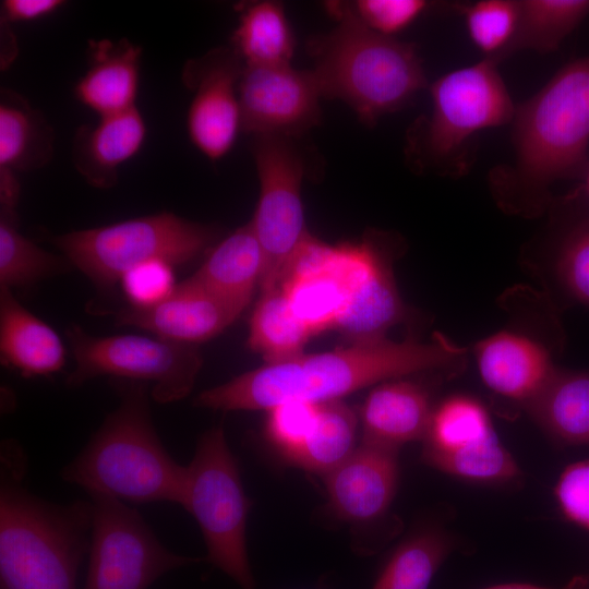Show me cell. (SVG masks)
Wrapping results in <instances>:
<instances>
[{
    "instance_id": "6da1fadb",
    "label": "cell",
    "mask_w": 589,
    "mask_h": 589,
    "mask_svg": "<svg viewBox=\"0 0 589 589\" xmlns=\"http://www.w3.org/2000/svg\"><path fill=\"white\" fill-rule=\"evenodd\" d=\"M467 348L441 333L428 342L413 338L394 341L378 338L356 341L346 348L304 354L266 363L255 370L202 392L200 407L232 410H269L302 400L314 404L340 400L353 392L380 382L421 372H444L454 376L466 364Z\"/></svg>"
},
{
    "instance_id": "7a4b0ae2",
    "label": "cell",
    "mask_w": 589,
    "mask_h": 589,
    "mask_svg": "<svg viewBox=\"0 0 589 589\" xmlns=\"http://www.w3.org/2000/svg\"><path fill=\"white\" fill-rule=\"evenodd\" d=\"M514 158L490 173V188L506 213L534 217L558 181L585 176L589 147V57L561 68L533 96L516 106Z\"/></svg>"
},
{
    "instance_id": "3957f363",
    "label": "cell",
    "mask_w": 589,
    "mask_h": 589,
    "mask_svg": "<svg viewBox=\"0 0 589 589\" xmlns=\"http://www.w3.org/2000/svg\"><path fill=\"white\" fill-rule=\"evenodd\" d=\"M327 7L337 25L308 45L322 97L342 100L369 125L406 107L426 86L416 46L371 31L349 3Z\"/></svg>"
},
{
    "instance_id": "277c9868",
    "label": "cell",
    "mask_w": 589,
    "mask_h": 589,
    "mask_svg": "<svg viewBox=\"0 0 589 589\" xmlns=\"http://www.w3.org/2000/svg\"><path fill=\"white\" fill-rule=\"evenodd\" d=\"M118 408L104 421L63 479L91 493L136 503L172 502L182 506L187 467L176 462L152 422L147 383L119 384Z\"/></svg>"
},
{
    "instance_id": "5b68a950",
    "label": "cell",
    "mask_w": 589,
    "mask_h": 589,
    "mask_svg": "<svg viewBox=\"0 0 589 589\" xmlns=\"http://www.w3.org/2000/svg\"><path fill=\"white\" fill-rule=\"evenodd\" d=\"M9 469L0 494V589H76L92 503L45 502L20 485L14 465Z\"/></svg>"
},
{
    "instance_id": "8992f818",
    "label": "cell",
    "mask_w": 589,
    "mask_h": 589,
    "mask_svg": "<svg viewBox=\"0 0 589 589\" xmlns=\"http://www.w3.org/2000/svg\"><path fill=\"white\" fill-rule=\"evenodd\" d=\"M491 58L450 71L430 86L431 112L416 127L412 154L423 165L461 172L470 139L512 122L516 106Z\"/></svg>"
},
{
    "instance_id": "52a82bcc",
    "label": "cell",
    "mask_w": 589,
    "mask_h": 589,
    "mask_svg": "<svg viewBox=\"0 0 589 589\" xmlns=\"http://www.w3.org/2000/svg\"><path fill=\"white\" fill-rule=\"evenodd\" d=\"M217 235L213 227L164 212L70 231L56 237L55 243L71 265L95 285L109 288L149 261L188 263L209 249Z\"/></svg>"
},
{
    "instance_id": "ba28073f",
    "label": "cell",
    "mask_w": 589,
    "mask_h": 589,
    "mask_svg": "<svg viewBox=\"0 0 589 589\" xmlns=\"http://www.w3.org/2000/svg\"><path fill=\"white\" fill-rule=\"evenodd\" d=\"M182 507L202 530L206 560L242 589H255L245 541L250 502L221 426L212 428L199 440L187 466Z\"/></svg>"
},
{
    "instance_id": "9c48e42d",
    "label": "cell",
    "mask_w": 589,
    "mask_h": 589,
    "mask_svg": "<svg viewBox=\"0 0 589 589\" xmlns=\"http://www.w3.org/2000/svg\"><path fill=\"white\" fill-rule=\"evenodd\" d=\"M67 335L75 360L67 380L71 386L100 375L151 382L154 400L168 404L190 394L203 364L193 344L136 335L97 337L77 325Z\"/></svg>"
},
{
    "instance_id": "30bf717a",
    "label": "cell",
    "mask_w": 589,
    "mask_h": 589,
    "mask_svg": "<svg viewBox=\"0 0 589 589\" xmlns=\"http://www.w3.org/2000/svg\"><path fill=\"white\" fill-rule=\"evenodd\" d=\"M253 155L260 193L249 224L264 253L259 286L263 293L279 287L294 256L312 236L301 197L303 161L291 137L257 135Z\"/></svg>"
},
{
    "instance_id": "8fae6325",
    "label": "cell",
    "mask_w": 589,
    "mask_h": 589,
    "mask_svg": "<svg viewBox=\"0 0 589 589\" xmlns=\"http://www.w3.org/2000/svg\"><path fill=\"white\" fill-rule=\"evenodd\" d=\"M89 495L91 550L84 589H147L164 574L199 561L169 551L123 501Z\"/></svg>"
},
{
    "instance_id": "7c38bea8",
    "label": "cell",
    "mask_w": 589,
    "mask_h": 589,
    "mask_svg": "<svg viewBox=\"0 0 589 589\" xmlns=\"http://www.w3.org/2000/svg\"><path fill=\"white\" fill-rule=\"evenodd\" d=\"M238 95L242 130L257 135L291 137L321 119L318 84L312 72L291 64L244 65Z\"/></svg>"
},
{
    "instance_id": "4fadbf2b",
    "label": "cell",
    "mask_w": 589,
    "mask_h": 589,
    "mask_svg": "<svg viewBox=\"0 0 589 589\" xmlns=\"http://www.w3.org/2000/svg\"><path fill=\"white\" fill-rule=\"evenodd\" d=\"M243 67L233 49H216L185 68V82L193 89L189 139L214 161L231 151L242 130L238 84Z\"/></svg>"
},
{
    "instance_id": "5bb4252c",
    "label": "cell",
    "mask_w": 589,
    "mask_h": 589,
    "mask_svg": "<svg viewBox=\"0 0 589 589\" xmlns=\"http://www.w3.org/2000/svg\"><path fill=\"white\" fill-rule=\"evenodd\" d=\"M505 308L518 316L514 310ZM540 324L533 320H513L474 346L478 370L485 386L522 406L543 388L556 370L554 356L561 339H549L548 333L537 329Z\"/></svg>"
},
{
    "instance_id": "9a60e30c",
    "label": "cell",
    "mask_w": 589,
    "mask_h": 589,
    "mask_svg": "<svg viewBox=\"0 0 589 589\" xmlns=\"http://www.w3.org/2000/svg\"><path fill=\"white\" fill-rule=\"evenodd\" d=\"M329 512L361 525L381 518L392 505L398 478V450L362 443L324 476Z\"/></svg>"
},
{
    "instance_id": "2e32d148",
    "label": "cell",
    "mask_w": 589,
    "mask_h": 589,
    "mask_svg": "<svg viewBox=\"0 0 589 589\" xmlns=\"http://www.w3.org/2000/svg\"><path fill=\"white\" fill-rule=\"evenodd\" d=\"M241 313L190 278L178 284L161 302L146 308L129 305L116 314L119 325L134 326L158 338L193 344L211 339Z\"/></svg>"
},
{
    "instance_id": "e0dca14e",
    "label": "cell",
    "mask_w": 589,
    "mask_h": 589,
    "mask_svg": "<svg viewBox=\"0 0 589 589\" xmlns=\"http://www.w3.org/2000/svg\"><path fill=\"white\" fill-rule=\"evenodd\" d=\"M434 408L420 383L400 378L383 382L368 395L362 410V443L399 450L424 440Z\"/></svg>"
},
{
    "instance_id": "ac0fdd59",
    "label": "cell",
    "mask_w": 589,
    "mask_h": 589,
    "mask_svg": "<svg viewBox=\"0 0 589 589\" xmlns=\"http://www.w3.org/2000/svg\"><path fill=\"white\" fill-rule=\"evenodd\" d=\"M89 65L74 86L75 98L99 118L136 107L141 47L121 39L91 40Z\"/></svg>"
},
{
    "instance_id": "d6986e66",
    "label": "cell",
    "mask_w": 589,
    "mask_h": 589,
    "mask_svg": "<svg viewBox=\"0 0 589 589\" xmlns=\"http://www.w3.org/2000/svg\"><path fill=\"white\" fill-rule=\"evenodd\" d=\"M0 357L3 364L26 377L56 373L65 362L63 344L57 333L3 286H0Z\"/></svg>"
},
{
    "instance_id": "ffe728a7",
    "label": "cell",
    "mask_w": 589,
    "mask_h": 589,
    "mask_svg": "<svg viewBox=\"0 0 589 589\" xmlns=\"http://www.w3.org/2000/svg\"><path fill=\"white\" fill-rule=\"evenodd\" d=\"M264 253L250 224L218 242L190 279L240 313L260 286Z\"/></svg>"
},
{
    "instance_id": "44dd1931",
    "label": "cell",
    "mask_w": 589,
    "mask_h": 589,
    "mask_svg": "<svg viewBox=\"0 0 589 589\" xmlns=\"http://www.w3.org/2000/svg\"><path fill=\"white\" fill-rule=\"evenodd\" d=\"M147 134L145 120L137 107L100 117L93 128H82L75 140V164L93 185L110 187L117 169L142 148Z\"/></svg>"
},
{
    "instance_id": "7402d4cb",
    "label": "cell",
    "mask_w": 589,
    "mask_h": 589,
    "mask_svg": "<svg viewBox=\"0 0 589 589\" xmlns=\"http://www.w3.org/2000/svg\"><path fill=\"white\" fill-rule=\"evenodd\" d=\"M392 262L393 247L377 259L335 325L353 342L384 338L389 328L410 316L397 289Z\"/></svg>"
},
{
    "instance_id": "603a6c76",
    "label": "cell",
    "mask_w": 589,
    "mask_h": 589,
    "mask_svg": "<svg viewBox=\"0 0 589 589\" xmlns=\"http://www.w3.org/2000/svg\"><path fill=\"white\" fill-rule=\"evenodd\" d=\"M524 408L557 444L589 445V372L556 368Z\"/></svg>"
},
{
    "instance_id": "cb8c5ba5",
    "label": "cell",
    "mask_w": 589,
    "mask_h": 589,
    "mask_svg": "<svg viewBox=\"0 0 589 589\" xmlns=\"http://www.w3.org/2000/svg\"><path fill=\"white\" fill-rule=\"evenodd\" d=\"M232 49L244 65L291 64L296 37L284 5L269 0L242 5Z\"/></svg>"
},
{
    "instance_id": "d4e9b609",
    "label": "cell",
    "mask_w": 589,
    "mask_h": 589,
    "mask_svg": "<svg viewBox=\"0 0 589 589\" xmlns=\"http://www.w3.org/2000/svg\"><path fill=\"white\" fill-rule=\"evenodd\" d=\"M517 27L497 63L519 50L549 53L588 16L589 0H520Z\"/></svg>"
},
{
    "instance_id": "484cf974",
    "label": "cell",
    "mask_w": 589,
    "mask_h": 589,
    "mask_svg": "<svg viewBox=\"0 0 589 589\" xmlns=\"http://www.w3.org/2000/svg\"><path fill=\"white\" fill-rule=\"evenodd\" d=\"M358 418L347 404H317L315 422L290 464L305 471L326 474L356 449Z\"/></svg>"
},
{
    "instance_id": "4316f807",
    "label": "cell",
    "mask_w": 589,
    "mask_h": 589,
    "mask_svg": "<svg viewBox=\"0 0 589 589\" xmlns=\"http://www.w3.org/2000/svg\"><path fill=\"white\" fill-rule=\"evenodd\" d=\"M248 346L266 363L289 360L302 353L312 333L296 316L280 288L263 292L250 321Z\"/></svg>"
},
{
    "instance_id": "83f0119b",
    "label": "cell",
    "mask_w": 589,
    "mask_h": 589,
    "mask_svg": "<svg viewBox=\"0 0 589 589\" xmlns=\"http://www.w3.org/2000/svg\"><path fill=\"white\" fill-rule=\"evenodd\" d=\"M450 550L443 532H417L393 552L372 589H428Z\"/></svg>"
},
{
    "instance_id": "f1b7e54d",
    "label": "cell",
    "mask_w": 589,
    "mask_h": 589,
    "mask_svg": "<svg viewBox=\"0 0 589 589\" xmlns=\"http://www.w3.org/2000/svg\"><path fill=\"white\" fill-rule=\"evenodd\" d=\"M486 408L468 395H452L433 410L423 453H448L493 435Z\"/></svg>"
},
{
    "instance_id": "f546056e",
    "label": "cell",
    "mask_w": 589,
    "mask_h": 589,
    "mask_svg": "<svg viewBox=\"0 0 589 589\" xmlns=\"http://www.w3.org/2000/svg\"><path fill=\"white\" fill-rule=\"evenodd\" d=\"M71 263L55 255L21 235L14 218L1 215L0 286L20 288L67 272Z\"/></svg>"
},
{
    "instance_id": "4dcf8cb0",
    "label": "cell",
    "mask_w": 589,
    "mask_h": 589,
    "mask_svg": "<svg viewBox=\"0 0 589 589\" xmlns=\"http://www.w3.org/2000/svg\"><path fill=\"white\" fill-rule=\"evenodd\" d=\"M422 460L440 471L477 482H504L520 474L517 462L496 433L454 452H422Z\"/></svg>"
},
{
    "instance_id": "1f68e13d",
    "label": "cell",
    "mask_w": 589,
    "mask_h": 589,
    "mask_svg": "<svg viewBox=\"0 0 589 589\" xmlns=\"http://www.w3.org/2000/svg\"><path fill=\"white\" fill-rule=\"evenodd\" d=\"M553 272L570 300L589 306V214L576 218L562 233Z\"/></svg>"
},
{
    "instance_id": "d6a6232c",
    "label": "cell",
    "mask_w": 589,
    "mask_h": 589,
    "mask_svg": "<svg viewBox=\"0 0 589 589\" xmlns=\"http://www.w3.org/2000/svg\"><path fill=\"white\" fill-rule=\"evenodd\" d=\"M470 39L485 58L495 59L513 38L519 3L513 0H481L462 8Z\"/></svg>"
},
{
    "instance_id": "836d02e7",
    "label": "cell",
    "mask_w": 589,
    "mask_h": 589,
    "mask_svg": "<svg viewBox=\"0 0 589 589\" xmlns=\"http://www.w3.org/2000/svg\"><path fill=\"white\" fill-rule=\"evenodd\" d=\"M39 120L21 101L0 105V170L14 171L32 158L37 146Z\"/></svg>"
},
{
    "instance_id": "e575fe53",
    "label": "cell",
    "mask_w": 589,
    "mask_h": 589,
    "mask_svg": "<svg viewBox=\"0 0 589 589\" xmlns=\"http://www.w3.org/2000/svg\"><path fill=\"white\" fill-rule=\"evenodd\" d=\"M267 411L265 437L276 452L290 462L315 422L317 404L290 400Z\"/></svg>"
},
{
    "instance_id": "d590c367",
    "label": "cell",
    "mask_w": 589,
    "mask_h": 589,
    "mask_svg": "<svg viewBox=\"0 0 589 589\" xmlns=\"http://www.w3.org/2000/svg\"><path fill=\"white\" fill-rule=\"evenodd\" d=\"M349 5L368 28L386 37H395L423 14L430 4L423 0H358Z\"/></svg>"
},
{
    "instance_id": "8d00e7d4",
    "label": "cell",
    "mask_w": 589,
    "mask_h": 589,
    "mask_svg": "<svg viewBox=\"0 0 589 589\" xmlns=\"http://www.w3.org/2000/svg\"><path fill=\"white\" fill-rule=\"evenodd\" d=\"M121 287L132 306L146 308L168 298L176 288L173 265L149 261L127 272Z\"/></svg>"
},
{
    "instance_id": "74e56055",
    "label": "cell",
    "mask_w": 589,
    "mask_h": 589,
    "mask_svg": "<svg viewBox=\"0 0 589 589\" xmlns=\"http://www.w3.org/2000/svg\"><path fill=\"white\" fill-rule=\"evenodd\" d=\"M554 495L562 514L589 531V459L574 462L563 470Z\"/></svg>"
},
{
    "instance_id": "f35d334b",
    "label": "cell",
    "mask_w": 589,
    "mask_h": 589,
    "mask_svg": "<svg viewBox=\"0 0 589 589\" xmlns=\"http://www.w3.org/2000/svg\"><path fill=\"white\" fill-rule=\"evenodd\" d=\"M63 5L62 0H4L1 8L5 20L25 23L51 15Z\"/></svg>"
},
{
    "instance_id": "ab89813d",
    "label": "cell",
    "mask_w": 589,
    "mask_h": 589,
    "mask_svg": "<svg viewBox=\"0 0 589 589\" xmlns=\"http://www.w3.org/2000/svg\"><path fill=\"white\" fill-rule=\"evenodd\" d=\"M484 589H553V588H546V587H540L531 584H522V582H510V584H501L495 585L491 587H486ZM562 589H582L577 586H568Z\"/></svg>"
},
{
    "instance_id": "60d3db41",
    "label": "cell",
    "mask_w": 589,
    "mask_h": 589,
    "mask_svg": "<svg viewBox=\"0 0 589 589\" xmlns=\"http://www.w3.org/2000/svg\"><path fill=\"white\" fill-rule=\"evenodd\" d=\"M585 190H586V193L589 197V163H588V166H587V169H586V172H585Z\"/></svg>"
}]
</instances>
